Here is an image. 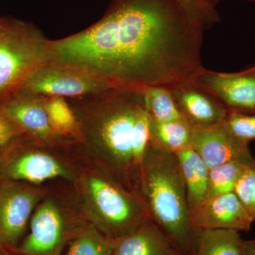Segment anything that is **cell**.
I'll list each match as a JSON object with an SVG mask.
<instances>
[{"instance_id":"4fadbf2b","label":"cell","mask_w":255,"mask_h":255,"mask_svg":"<svg viewBox=\"0 0 255 255\" xmlns=\"http://www.w3.org/2000/svg\"><path fill=\"white\" fill-rule=\"evenodd\" d=\"M190 226L199 230H233L248 232L253 222L236 193L206 199L190 214Z\"/></svg>"},{"instance_id":"d6986e66","label":"cell","mask_w":255,"mask_h":255,"mask_svg":"<svg viewBox=\"0 0 255 255\" xmlns=\"http://www.w3.org/2000/svg\"><path fill=\"white\" fill-rule=\"evenodd\" d=\"M45 105L50 125L60 136L78 143L80 129L75 114L66 99L62 97H46Z\"/></svg>"},{"instance_id":"5b68a950","label":"cell","mask_w":255,"mask_h":255,"mask_svg":"<svg viewBox=\"0 0 255 255\" xmlns=\"http://www.w3.org/2000/svg\"><path fill=\"white\" fill-rule=\"evenodd\" d=\"M0 104L19 92L37 68L48 63L49 41L33 23L0 18Z\"/></svg>"},{"instance_id":"ac0fdd59","label":"cell","mask_w":255,"mask_h":255,"mask_svg":"<svg viewBox=\"0 0 255 255\" xmlns=\"http://www.w3.org/2000/svg\"><path fill=\"white\" fill-rule=\"evenodd\" d=\"M233 230H199L191 255H242L243 240Z\"/></svg>"},{"instance_id":"8fae6325","label":"cell","mask_w":255,"mask_h":255,"mask_svg":"<svg viewBox=\"0 0 255 255\" xmlns=\"http://www.w3.org/2000/svg\"><path fill=\"white\" fill-rule=\"evenodd\" d=\"M191 147L211 169L232 161H251L249 143L236 137L224 124L191 127Z\"/></svg>"},{"instance_id":"6da1fadb","label":"cell","mask_w":255,"mask_h":255,"mask_svg":"<svg viewBox=\"0 0 255 255\" xmlns=\"http://www.w3.org/2000/svg\"><path fill=\"white\" fill-rule=\"evenodd\" d=\"M204 27L178 0H111L102 18L49 41L48 63L80 68L117 87L171 90L204 70Z\"/></svg>"},{"instance_id":"7c38bea8","label":"cell","mask_w":255,"mask_h":255,"mask_svg":"<svg viewBox=\"0 0 255 255\" xmlns=\"http://www.w3.org/2000/svg\"><path fill=\"white\" fill-rule=\"evenodd\" d=\"M194 84L214 96L230 112L255 114V75L204 69Z\"/></svg>"},{"instance_id":"d4e9b609","label":"cell","mask_w":255,"mask_h":255,"mask_svg":"<svg viewBox=\"0 0 255 255\" xmlns=\"http://www.w3.org/2000/svg\"><path fill=\"white\" fill-rule=\"evenodd\" d=\"M188 13L198 21L204 30L214 26L221 21L216 7L206 0H178Z\"/></svg>"},{"instance_id":"f1b7e54d","label":"cell","mask_w":255,"mask_h":255,"mask_svg":"<svg viewBox=\"0 0 255 255\" xmlns=\"http://www.w3.org/2000/svg\"><path fill=\"white\" fill-rule=\"evenodd\" d=\"M206 1H208L210 4L214 6V7H216V5H217L218 3L221 1V0H206ZM248 1H255V0H248Z\"/></svg>"},{"instance_id":"8992f818","label":"cell","mask_w":255,"mask_h":255,"mask_svg":"<svg viewBox=\"0 0 255 255\" xmlns=\"http://www.w3.org/2000/svg\"><path fill=\"white\" fill-rule=\"evenodd\" d=\"M74 148L51 147L21 135L0 150V181H16L42 185L62 179L75 184L80 167L66 153Z\"/></svg>"},{"instance_id":"52a82bcc","label":"cell","mask_w":255,"mask_h":255,"mask_svg":"<svg viewBox=\"0 0 255 255\" xmlns=\"http://www.w3.org/2000/svg\"><path fill=\"white\" fill-rule=\"evenodd\" d=\"M86 222L76 197L70 201L48 191L33 211L27 235L16 251L20 255H63Z\"/></svg>"},{"instance_id":"f546056e","label":"cell","mask_w":255,"mask_h":255,"mask_svg":"<svg viewBox=\"0 0 255 255\" xmlns=\"http://www.w3.org/2000/svg\"><path fill=\"white\" fill-rule=\"evenodd\" d=\"M0 255H4V254H3L2 253H1V251H0Z\"/></svg>"},{"instance_id":"484cf974","label":"cell","mask_w":255,"mask_h":255,"mask_svg":"<svg viewBox=\"0 0 255 255\" xmlns=\"http://www.w3.org/2000/svg\"><path fill=\"white\" fill-rule=\"evenodd\" d=\"M22 135L12 122L0 114V150Z\"/></svg>"},{"instance_id":"30bf717a","label":"cell","mask_w":255,"mask_h":255,"mask_svg":"<svg viewBox=\"0 0 255 255\" xmlns=\"http://www.w3.org/2000/svg\"><path fill=\"white\" fill-rule=\"evenodd\" d=\"M45 101L46 97L41 96L18 92L0 104V114L33 141L59 148H73L77 142L58 135L50 125Z\"/></svg>"},{"instance_id":"7402d4cb","label":"cell","mask_w":255,"mask_h":255,"mask_svg":"<svg viewBox=\"0 0 255 255\" xmlns=\"http://www.w3.org/2000/svg\"><path fill=\"white\" fill-rule=\"evenodd\" d=\"M251 161H232L210 169L207 199L214 196L234 192L242 174Z\"/></svg>"},{"instance_id":"ffe728a7","label":"cell","mask_w":255,"mask_h":255,"mask_svg":"<svg viewBox=\"0 0 255 255\" xmlns=\"http://www.w3.org/2000/svg\"><path fill=\"white\" fill-rule=\"evenodd\" d=\"M113 241L87 221L63 255H112Z\"/></svg>"},{"instance_id":"9c48e42d","label":"cell","mask_w":255,"mask_h":255,"mask_svg":"<svg viewBox=\"0 0 255 255\" xmlns=\"http://www.w3.org/2000/svg\"><path fill=\"white\" fill-rule=\"evenodd\" d=\"M1 182L0 248L15 249L25 237L32 214L48 189L26 182Z\"/></svg>"},{"instance_id":"7a4b0ae2","label":"cell","mask_w":255,"mask_h":255,"mask_svg":"<svg viewBox=\"0 0 255 255\" xmlns=\"http://www.w3.org/2000/svg\"><path fill=\"white\" fill-rule=\"evenodd\" d=\"M67 102L79 124V152L140 197L150 142L144 88L114 87Z\"/></svg>"},{"instance_id":"277c9868","label":"cell","mask_w":255,"mask_h":255,"mask_svg":"<svg viewBox=\"0 0 255 255\" xmlns=\"http://www.w3.org/2000/svg\"><path fill=\"white\" fill-rule=\"evenodd\" d=\"M73 186L85 219L112 241L135 231L150 217L140 197L95 164L80 167Z\"/></svg>"},{"instance_id":"ba28073f","label":"cell","mask_w":255,"mask_h":255,"mask_svg":"<svg viewBox=\"0 0 255 255\" xmlns=\"http://www.w3.org/2000/svg\"><path fill=\"white\" fill-rule=\"evenodd\" d=\"M114 87H117L82 69L47 63L26 79L19 92L68 100L100 93Z\"/></svg>"},{"instance_id":"44dd1931","label":"cell","mask_w":255,"mask_h":255,"mask_svg":"<svg viewBox=\"0 0 255 255\" xmlns=\"http://www.w3.org/2000/svg\"><path fill=\"white\" fill-rule=\"evenodd\" d=\"M144 94L149 117L152 120L167 122L184 119L174 102L172 92L168 89L145 87Z\"/></svg>"},{"instance_id":"3957f363","label":"cell","mask_w":255,"mask_h":255,"mask_svg":"<svg viewBox=\"0 0 255 255\" xmlns=\"http://www.w3.org/2000/svg\"><path fill=\"white\" fill-rule=\"evenodd\" d=\"M140 197L149 216L183 255L195 249L187 189L177 154L149 142L142 162Z\"/></svg>"},{"instance_id":"9a60e30c","label":"cell","mask_w":255,"mask_h":255,"mask_svg":"<svg viewBox=\"0 0 255 255\" xmlns=\"http://www.w3.org/2000/svg\"><path fill=\"white\" fill-rule=\"evenodd\" d=\"M112 255H183L150 217L127 236L113 241Z\"/></svg>"},{"instance_id":"4316f807","label":"cell","mask_w":255,"mask_h":255,"mask_svg":"<svg viewBox=\"0 0 255 255\" xmlns=\"http://www.w3.org/2000/svg\"><path fill=\"white\" fill-rule=\"evenodd\" d=\"M242 255H255V239L244 241L242 243Z\"/></svg>"},{"instance_id":"83f0119b","label":"cell","mask_w":255,"mask_h":255,"mask_svg":"<svg viewBox=\"0 0 255 255\" xmlns=\"http://www.w3.org/2000/svg\"><path fill=\"white\" fill-rule=\"evenodd\" d=\"M241 72L243 73L248 74V75H255V65Z\"/></svg>"},{"instance_id":"603a6c76","label":"cell","mask_w":255,"mask_h":255,"mask_svg":"<svg viewBox=\"0 0 255 255\" xmlns=\"http://www.w3.org/2000/svg\"><path fill=\"white\" fill-rule=\"evenodd\" d=\"M234 192L248 211L253 222H255V159L247 166Z\"/></svg>"},{"instance_id":"5bb4252c","label":"cell","mask_w":255,"mask_h":255,"mask_svg":"<svg viewBox=\"0 0 255 255\" xmlns=\"http://www.w3.org/2000/svg\"><path fill=\"white\" fill-rule=\"evenodd\" d=\"M170 91L178 109L191 127L219 125L227 117L226 107L194 83L179 85Z\"/></svg>"},{"instance_id":"2e32d148","label":"cell","mask_w":255,"mask_h":255,"mask_svg":"<svg viewBox=\"0 0 255 255\" xmlns=\"http://www.w3.org/2000/svg\"><path fill=\"white\" fill-rule=\"evenodd\" d=\"M176 154L185 183L191 214L207 199L210 169L191 145Z\"/></svg>"},{"instance_id":"cb8c5ba5","label":"cell","mask_w":255,"mask_h":255,"mask_svg":"<svg viewBox=\"0 0 255 255\" xmlns=\"http://www.w3.org/2000/svg\"><path fill=\"white\" fill-rule=\"evenodd\" d=\"M223 124L236 137L247 143L255 139V114H246L228 111Z\"/></svg>"},{"instance_id":"e0dca14e","label":"cell","mask_w":255,"mask_h":255,"mask_svg":"<svg viewBox=\"0 0 255 255\" xmlns=\"http://www.w3.org/2000/svg\"><path fill=\"white\" fill-rule=\"evenodd\" d=\"M191 127L185 119L159 122L149 117V136L152 145L162 150L177 153L190 146Z\"/></svg>"},{"instance_id":"4dcf8cb0","label":"cell","mask_w":255,"mask_h":255,"mask_svg":"<svg viewBox=\"0 0 255 255\" xmlns=\"http://www.w3.org/2000/svg\"><path fill=\"white\" fill-rule=\"evenodd\" d=\"M0 26H1V20H0Z\"/></svg>"}]
</instances>
